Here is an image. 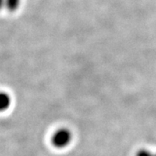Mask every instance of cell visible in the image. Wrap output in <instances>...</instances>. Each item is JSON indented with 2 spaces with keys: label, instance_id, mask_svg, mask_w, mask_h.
<instances>
[{
  "label": "cell",
  "instance_id": "obj_6",
  "mask_svg": "<svg viewBox=\"0 0 156 156\" xmlns=\"http://www.w3.org/2000/svg\"><path fill=\"white\" fill-rule=\"evenodd\" d=\"M153 156H156V154H153Z\"/></svg>",
  "mask_w": 156,
  "mask_h": 156
},
{
  "label": "cell",
  "instance_id": "obj_5",
  "mask_svg": "<svg viewBox=\"0 0 156 156\" xmlns=\"http://www.w3.org/2000/svg\"><path fill=\"white\" fill-rule=\"evenodd\" d=\"M3 6H5V0H0V10H2Z\"/></svg>",
  "mask_w": 156,
  "mask_h": 156
},
{
  "label": "cell",
  "instance_id": "obj_4",
  "mask_svg": "<svg viewBox=\"0 0 156 156\" xmlns=\"http://www.w3.org/2000/svg\"><path fill=\"white\" fill-rule=\"evenodd\" d=\"M153 154L154 153H152L147 149H141V150L138 151V152L136 153V156H153Z\"/></svg>",
  "mask_w": 156,
  "mask_h": 156
},
{
  "label": "cell",
  "instance_id": "obj_2",
  "mask_svg": "<svg viewBox=\"0 0 156 156\" xmlns=\"http://www.w3.org/2000/svg\"><path fill=\"white\" fill-rule=\"evenodd\" d=\"M11 105L10 96L6 92L0 91V112L6 111Z\"/></svg>",
  "mask_w": 156,
  "mask_h": 156
},
{
  "label": "cell",
  "instance_id": "obj_1",
  "mask_svg": "<svg viewBox=\"0 0 156 156\" xmlns=\"http://www.w3.org/2000/svg\"><path fill=\"white\" fill-rule=\"evenodd\" d=\"M73 135L72 132L68 128H59L58 131H56L52 136L51 141L52 144L55 147L62 149L69 146L72 141Z\"/></svg>",
  "mask_w": 156,
  "mask_h": 156
},
{
  "label": "cell",
  "instance_id": "obj_3",
  "mask_svg": "<svg viewBox=\"0 0 156 156\" xmlns=\"http://www.w3.org/2000/svg\"><path fill=\"white\" fill-rule=\"evenodd\" d=\"M22 0H5V7L9 11L14 12L19 8Z\"/></svg>",
  "mask_w": 156,
  "mask_h": 156
}]
</instances>
